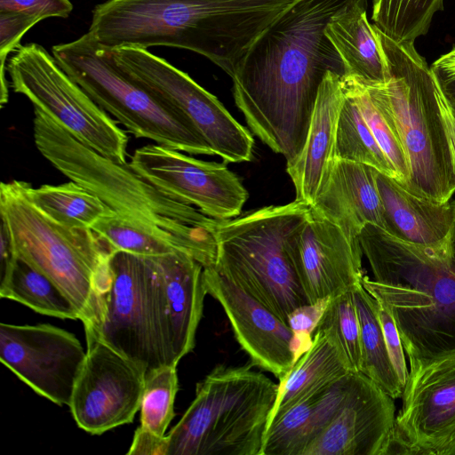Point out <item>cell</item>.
I'll list each match as a JSON object with an SVG mask.
<instances>
[{"label": "cell", "instance_id": "cell-44", "mask_svg": "<svg viewBox=\"0 0 455 455\" xmlns=\"http://www.w3.org/2000/svg\"><path fill=\"white\" fill-rule=\"evenodd\" d=\"M435 455H455V433L436 451Z\"/></svg>", "mask_w": 455, "mask_h": 455}, {"label": "cell", "instance_id": "cell-42", "mask_svg": "<svg viewBox=\"0 0 455 455\" xmlns=\"http://www.w3.org/2000/svg\"><path fill=\"white\" fill-rule=\"evenodd\" d=\"M1 249H0V258H1V275L0 279L4 278L9 270L11 269L17 255L14 250L13 243L12 240V236L10 232L5 225V223L1 220Z\"/></svg>", "mask_w": 455, "mask_h": 455}, {"label": "cell", "instance_id": "cell-17", "mask_svg": "<svg viewBox=\"0 0 455 455\" xmlns=\"http://www.w3.org/2000/svg\"><path fill=\"white\" fill-rule=\"evenodd\" d=\"M394 400L366 375L356 372L342 404L303 455L391 454Z\"/></svg>", "mask_w": 455, "mask_h": 455}, {"label": "cell", "instance_id": "cell-23", "mask_svg": "<svg viewBox=\"0 0 455 455\" xmlns=\"http://www.w3.org/2000/svg\"><path fill=\"white\" fill-rule=\"evenodd\" d=\"M156 259L164 280L172 358L177 365L195 347L207 294L204 267L180 250Z\"/></svg>", "mask_w": 455, "mask_h": 455}, {"label": "cell", "instance_id": "cell-34", "mask_svg": "<svg viewBox=\"0 0 455 455\" xmlns=\"http://www.w3.org/2000/svg\"><path fill=\"white\" fill-rule=\"evenodd\" d=\"M315 331H323L329 334L346 356L351 370L354 372H361L360 324L353 290L329 299Z\"/></svg>", "mask_w": 455, "mask_h": 455}, {"label": "cell", "instance_id": "cell-39", "mask_svg": "<svg viewBox=\"0 0 455 455\" xmlns=\"http://www.w3.org/2000/svg\"><path fill=\"white\" fill-rule=\"evenodd\" d=\"M73 10L70 0H0V12H19L41 17H68Z\"/></svg>", "mask_w": 455, "mask_h": 455}, {"label": "cell", "instance_id": "cell-7", "mask_svg": "<svg viewBox=\"0 0 455 455\" xmlns=\"http://www.w3.org/2000/svg\"><path fill=\"white\" fill-rule=\"evenodd\" d=\"M374 28L387 67L384 88L409 165L404 188L448 202L455 192V165L440 109V88L414 44L396 42Z\"/></svg>", "mask_w": 455, "mask_h": 455}, {"label": "cell", "instance_id": "cell-28", "mask_svg": "<svg viewBox=\"0 0 455 455\" xmlns=\"http://www.w3.org/2000/svg\"><path fill=\"white\" fill-rule=\"evenodd\" d=\"M353 296L360 324L361 372L393 399L399 398L403 388L389 359L378 315L377 302L362 283L353 289Z\"/></svg>", "mask_w": 455, "mask_h": 455}, {"label": "cell", "instance_id": "cell-37", "mask_svg": "<svg viewBox=\"0 0 455 455\" xmlns=\"http://www.w3.org/2000/svg\"><path fill=\"white\" fill-rule=\"evenodd\" d=\"M330 299L294 309L287 318V325L294 334L293 351L296 361L311 347L317 323Z\"/></svg>", "mask_w": 455, "mask_h": 455}, {"label": "cell", "instance_id": "cell-18", "mask_svg": "<svg viewBox=\"0 0 455 455\" xmlns=\"http://www.w3.org/2000/svg\"><path fill=\"white\" fill-rule=\"evenodd\" d=\"M291 256L309 304L353 290L362 283L361 247L314 211L292 237Z\"/></svg>", "mask_w": 455, "mask_h": 455}, {"label": "cell", "instance_id": "cell-25", "mask_svg": "<svg viewBox=\"0 0 455 455\" xmlns=\"http://www.w3.org/2000/svg\"><path fill=\"white\" fill-rule=\"evenodd\" d=\"M368 0L332 17L324 33L352 76L366 84H385L387 67L374 25L367 20Z\"/></svg>", "mask_w": 455, "mask_h": 455}, {"label": "cell", "instance_id": "cell-20", "mask_svg": "<svg viewBox=\"0 0 455 455\" xmlns=\"http://www.w3.org/2000/svg\"><path fill=\"white\" fill-rule=\"evenodd\" d=\"M377 172L367 164L335 158L310 205L358 247L359 235L366 224L385 229Z\"/></svg>", "mask_w": 455, "mask_h": 455}, {"label": "cell", "instance_id": "cell-29", "mask_svg": "<svg viewBox=\"0 0 455 455\" xmlns=\"http://www.w3.org/2000/svg\"><path fill=\"white\" fill-rule=\"evenodd\" d=\"M32 203L57 222L79 228H91L99 220L114 212L97 196L75 181L33 188L28 182Z\"/></svg>", "mask_w": 455, "mask_h": 455}, {"label": "cell", "instance_id": "cell-8", "mask_svg": "<svg viewBox=\"0 0 455 455\" xmlns=\"http://www.w3.org/2000/svg\"><path fill=\"white\" fill-rule=\"evenodd\" d=\"M309 209L295 199L219 220L215 229L216 270L286 323L294 309L309 305L291 250Z\"/></svg>", "mask_w": 455, "mask_h": 455}, {"label": "cell", "instance_id": "cell-16", "mask_svg": "<svg viewBox=\"0 0 455 455\" xmlns=\"http://www.w3.org/2000/svg\"><path fill=\"white\" fill-rule=\"evenodd\" d=\"M86 353L76 337L51 324H0V361L35 392L69 405Z\"/></svg>", "mask_w": 455, "mask_h": 455}, {"label": "cell", "instance_id": "cell-30", "mask_svg": "<svg viewBox=\"0 0 455 455\" xmlns=\"http://www.w3.org/2000/svg\"><path fill=\"white\" fill-rule=\"evenodd\" d=\"M0 296L18 301L43 315L59 318H80L61 290L18 256L7 275L0 279Z\"/></svg>", "mask_w": 455, "mask_h": 455}, {"label": "cell", "instance_id": "cell-19", "mask_svg": "<svg viewBox=\"0 0 455 455\" xmlns=\"http://www.w3.org/2000/svg\"><path fill=\"white\" fill-rule=\"evenodd\" d=\"M203 275L207 294L224 309L237 342L253 365L282 380L296 362L291 328L214 267H204Z\"/></svg>", "mask_w": 455, "mask_h": 455}, {"label": "cell", "instance_id": "cell-27", "mask_svg": "<svg viewBox=\"0 0 455 455\" xmlns=\"http://www.w3.org/2000/svg\"><path fill=\"white\" fill-rule=\"evenodd\" d=\"M342 80L354 95L359 109L383 153L404 187L410 176L407 157L395 122L384 84H366L352 76Z\"/></svg>", "mask_w": 455, "mask_h": 455}, {"label": "cell", "instance_id": "cell-2", "mask_svg": "<svg viewBox=\"0 0 455 455\" xmlns=\"http://www.w3.org/2000/svg\"><path fill=\"white\" fill-rule=\"evenodd\" d=\"M294 0H106L89 32L101 45L197 52L231 77L255 38Z\"/></svg>", "mask_w": 455, "mask_h": 455}, {"label": "cell", "instance_id": "cell-21", "mask_svg": "<svg viewBox=\"0 0 455 455\" xmlns=\"http://www.w3.org/2000/svg\"><path fill=\"white\" fill-rule=\"evenodd\" d=\"M341 76L329 71L319 88L307 137L298 156L286 164L296 200L311 205L334 161L338 117L344 99Z\"/></svg>", "mask_w": 455, "mask_h": 455}, {"label": "cell", "instance_id": "cell-45", "mask_svg": "<svg viewBox=\"0 0 455 455\" xmlns=\"http://www.w3.org/2000/svg\"><path fill=\"white\" fill-rule=\"evenodd\" d=\"M453 208V224L451 236V244L453 250H455V200L451 203Z\"/></svg>", "mask_w": 455, "mask_h": 455}, {"label": "cell", "instance_id": "cell-4", "mask_svg": "<svg viewBox=\"0 0 455 455\" xmlns=\"http://www.w3.org/2000/svg\"><path fill=\"white\" fill-rule=\"evenodd\" d=\"M33 133L41 155L59 172L97 196L116 214L174 239L204 267H214L219 220L163 192L129 163L106 157L34 108Z\"/></svg>", "mask_w": 455, "mask_h": 455}, {"label": "cell", "instance_id": "cell-38", "mask_svg": "<svg viewBox=\"0 0 455 455\" xmlns=\"http://www.w3.org/2000/svg\"><path fill=\"white\" fill-rule=\"evenodd\" d=\"M376 302L389 359L403 388L409 375V367L405 360V350L391 313L381 302L378 300Z\"/></svg>", "mask_w": 455, "mask_h": 455}, {"label": "cell", "instance_id": "cell-33", "mask_svg": "<svg viewBox=\"0 0 455 455\" xmlns=\"http://www.w3.org/2000/svg\"><path fill=\"white\" fill-rule=\"evenodd\" d=\"M443 0H372L374 25L399 43H412L427 34Z\"/></svg>", "mask_w": 455, "mask_h": 455}, {"label": "cell", "instance_id": "cell-24", "mask_svg": "<svg viewBox=\"0 0 455 455\" xmlns=\"http://www.w3.org/2000/svg\"><path fill=\"white\" fill-rule=\"evenodd\" d=\"M355 373L330 383L275 418L266 431L262 455H303L342 404Z\"/></svg>", "mask_w": 455, "mask_h": 455}, {"label": "cell", "instance_id": "cell-15", "mask_svg": "<svg viewBox=\"0 0 455 455\" xmlns=\"http://www.w3.org/2000/svg\"><path fill=\"white\" fill-rule=\"evenodd\" d=\"M87 351L70 407L79 427L100 435L131 423L140 409L145 374L104 342L86 337Z\"/></svg>", "mask_w": 455, "mask_h": 455}, {"label": "cell", "instance_id": "cell-6", "mask_svg": "<svg viewBox=\"0 0 455 455\" xmlns=\"http://www.w3.org/2000/svg\"><path fill=\"white\" fill-rule=\"evenodd\" d=\"M253 363L216 365L166 435L167 455H262L278 384Z\"/></svg>", "mask_w": 455, "mask_h": 455}, {"label": "cell", "instance_id": "cell-9", "mask_svg": "<svg viewBox=\"0 0 455 455\" xmlns=\"http://www.w3.org/2000/svg\"><path fill=\"white\" fill-rule=\"evenodd\" d=\"M52 53L91 99L134 137L184 153L215 156L182 112L124 71L110 49L89 31L52 46Z\"/></svg>", "mask_w": 455, "mask_h": 455}, {"label": "cell", "instance_id": "cell-12", "mask_svg": "<svg viewBox=\"0 0 455 455\" xmlns=\"http://www.w3.org/2000/svg\"><path fill=\"white\" fill-rule=\"evenodd\" d=\"M110 50L124 71L182 112L224 163L251 160V134L187 73L147 49L124 46Z\"/></svg>", "mask_w": 455, "mask_h": 455}, {"label": "cell", "instance_id": "cell-11", "mask_svg": "<svg viewBox=\"0 0 455 455\" xmlns=\"http://www.w3.org/2000/svg\"><path fill=\"white\" fill-rule=\"evenodd\" d=\"M12 90L74 138L100 155L125 163L129 138L40 44L20 45L6 64Z\"/></svg>", "mask_w": 455, "mask_h": 455}, {"label": "cell", "instance_id": "cell-26", "mask_svg": "<svg viewBox=\"0 0 455 455\" xmlns=\"http://www.w3.org/2000/svg\"><path fill=\"white\" fill-rule=\"evenodd\" d=\"M350 372L354 371L333 339L323 331H315L311 347L279 380L267 427L295 403Z\"/></svg>", "mask_w": 455, "mask_h": 455}, {"label": "cell", "instance_id": "cell-13", "mask_svg": "<svg viewBox=\"0 0 455 455\" xmlns=\"http://www.w3.org/2000/svg\"><path fill=\"white\" fill-rule=\"evenodd\" d=\"M408 362L391 454L435 455L455 433V354Z\"/></svg>", "mask_w": 455, "mask_h": 455}, {"label": "cell", "instance_id": "cell-14", "mask_svg": "<svg viewBox=\"0 0 455 455\" xmlns=\"http://www.w3.org/2000/svg\"><path fill=\"white\" fill-rule=\"evenodd\" d=\"M129 164L163 192L217 220L238 216L248 198L226 163L200 160L156 143L137 148Z\"/></svg>", "mask_w": 455, "mask_h": 455}, {"label": "cell", "instance_id": "cell-3", "mask_svg": "<svg viewBox=\"0 0 455 455\" xmlns=\"http://www.w3.org/2000/svg\"><path fill=\"white\" fill-rule=\"evenodd\" d=\"M373 279L362 284L391 313L407 357L455 354V250L424 247L366 224L359 235Z\"/></svg>", "mask_w": 455, "mask_h": 455}, {"label": "cell", "instance_id": "cell-41", "mask_svg": "<svg viewBox=\"0 0 455 455\" xmlns=\"http://www.w3.org/2000/svg\"><path fill=\"white\" fill-rule=\"evenodd\" d=\"M129 455H167L165 436H158L140 427L135 431Z\"/></svg>", "mask_w": 455, "mask_h": 455}, {"label": "cell", "instance_id": "cell-5", "mask_svg": "<svg viewBox=\"0 0 455 455\" xmlns=\"http://www.w3.org/2000/svg\"><path fill=\"white\" fill-rule=\"evenodd\" d=\"M82 322L86 337L108 345L145 375L175 365L165 284L156 257L110 252L97 273L90 311Z\"/></svg>", "mask_w": 455, "mask_h": 455}, {"label": "cell", "instance_id": "cell-43", "mask_svg": "<svg viewBox=\"0 0 455 455\" xmlns=\"http://www.w3.org/2000/svg\"><path fill=\"white\" fill-rule=\"evenodd\" d=\"M439 104L455 165V109L440 90Z\"/></svg>", "mask_w": 455, "mask_h": 455}, {"label": "cell", "instance_id": "cell-40", "mask_svg": "<svg viewBox=\"0 0 455 455\" xmlns=\"http://www.w3.org/2000/svg\"><path fill=\"white\" fill-rule=\"evenodd\" d=\"M430 69L441 92L455 109V47L439 57Z\"/></svg>", "mask_w": 455, "mask_h": 455}, {"label": "cell", "instance_id": "cell-22", "mask_svg": "<svg viewBox=\"0 0 455 455\" xmlns=\"http://www.w3.org/2000/svg\"><path fill=\"white\" fill-rule=\"evenodd\" d=\"M385 230L403 242L424 247H440L451 243L453 208L417 196L395 179L379 172L376 175Z\"/></svg>", "mask_w": 455, "mask_h": 455}, {"label": "cell", "instance_id": "cell-35", "mask_svg": "<svg viewBox=\"0 0 455 455\" xmlns=\"http://www.w3.org/2000/svg\"><path fill=\"white\" fill-rule=\"evenodd\" d=\"M176 365H165L145 375L140 403V427L158 436L173 419L174 400L178 391Z\"/></svg>", "mask_w": 455, "mask_h": 455}, {"label": "cell", "instance_id": "cell-31", "mask_svg": "<svg viewBox=\"0 0 455 455\" xmlns=\"http://www.w3.org/2000/svg\"><path fill=\"white\" fill-rule=\"evenodd\" d=\"M342 85L344 99L337 122L334 157L367 164L398 181L395 170L375 140L354 95L343 80Z\"/></svg>", "mask_w": 455, "mask_h": 455}, {"label": "cell", "instance_id": "cell-10", "mask_svg": "<svg viewBox=\"0 0 455 455\" xmlns=\"http://www.w3.org/2000/svg\"><path fill=\"white\" fill-rule=\"evenodd\" d=\"M28 182L0 187V215L16 255L52 281L83 321L88 315L98 271L111 252L91 228L62 225L30 200Z\"/></svg>", "mask_w": 455, "mask_h": 455}, {"label": "cell", "instance_id": "cell-36", "mask_svg": "<svg viewBox=\"0 0 455 455\" xmlns=\"http://www.w3.org/2000/svg\"><path fill=\"white\" fill-rule=\"evenodd\" d=\"M43 20L39 16L19 12H0V71L1 99H8V83L5 78L8 55L20 46L25 33Z\"/></svg>", "mask_w": 455, "mask_h": 455}, {"label": "cell", "instance_id": "cell-1", "mask_svg": "<svg viewBox=\"0 0 455 455\" xmlns=\"http://www.w3.org/2000/svg\"><path fill=\"white\" fill-rule=\"evenodd\" d=\"M361 1L294 0L236 65L231 77L236 107L250 130L286 162L303 147L325 75H347L325 28Z\"/></svg>", "mask_w": 455, "mask_h": 455}, {"label": "cell", "instance_id": "cell-32", "mask_svg": "<svg viewBox=\"0 0 455 455\" xmlns=\"http://www.w3.org/2000/svg\"><path fill=\"white\" fill-rule=\"evenodd\" d=\"M91 229L111 252L121 251L142 257H158L183 251L172 237L115 212L99 220Z\"/></svg>", "mask_w": 455, "mask_h": 455}]
</instances>
